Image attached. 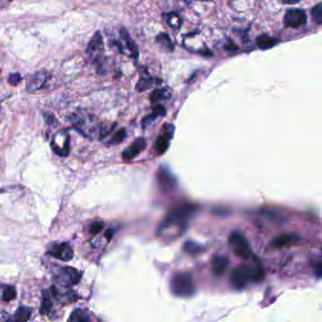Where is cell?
<instances>
[{
	"instance_id": "8fae6325",
	"label": "cell",
	"mask_w": 322,
	"mask_h": 322,
	"mask_svg": "<svg viewBox=\"0 0 322 322\" xmlns=\"http://www.w3.org/2000/svg\"><path fill=\"white\" fill-rule=\"evenodd\" d=\"M48 74L45 71H40L30 76L28 80L27 88L29 91H35L44 86L48 80Z\"/></svg>"
},
{
	"instance_id": "d6a6232c",
	"label": "cell",
	"mask_w": 322,
	"mask_h": 322,
	"mask_svg": "<svg viewBox=\"0 0 322 322\" xmlns=\"http://www.w3.org/2000/svg\"><path fill=\"white\" fill-rule=\"evenodd\" d=\"M300 1H302V0H282V2H283L285 4H297Z\"/></svg>"
},
{
	"instance_id": "1f68e13d",
	"label": "cell",
	"mask_w": 322,
	"mask_h": 322,
	"mask_svg": "<svg viewBox=\"0 0 322 322\" xmlns=\"http://www.w3.org/2000/svg\"><path fill=\"white\" fill-rule=\"evenodd\" d=\"M315 268H316L315 272H316L318 278H321V276H322V263H321V262H318L317 267H315Z\"/></svg>"
},
{
	"instance_id": "83f0119b",
	"label": "cell",
	"mask_w": 322,
	"mask_h": 322,
	"mask_svg": "<svg viewBox=\"0 0 322 322\" xmlns=\"http://www.w3.org/2000/svg\"><path fill=\"white\" fill-rule=\"evenodd\" d=\"M264 278L263 268L260 265L252 266V281L261 282Z\"/></svg>"
},
{
	"instance_id": "d4e9b609",
	"label": "cell",
	"mask_w": 322,
	"mask_h": 322,
	"mask_svg": "<svg viewBox=\"0 0 322 322\" xmlns=\"http://www.w3.org/2000/svg\"><path fill=\"white\" fill-rule=\"evenodd\" d=\"M53 305V302L51 301V298L49 296V293L47 291H44L43 294V302H42V308H41V312L44 313V312H48Z\"/></svg>"
},
{
	"instance_id": "7c38bea8",
	"label": "cell",
	"mask_w": 322,
	"mask_h": 322,
	"mask_svg": "<svg viewBox=\"0 0 322 322\" xmlns=\"http://www.w3.org/2000/svg\"><path fill=\"white\" fill-rule=\"evenodd\" d=\"M229 260L225 256L217 255L212 260V271L216 276H221L227 269Z\"/></svg>"
},
{
	"instance_id": "e0dca14e",
	"label": "cell",
	"mask_w": 322,
	"mask_h": 322,
	"mask_svg": "<svg viewBox=\"0 0 322 322\" xmlns=\"http://www.w3.org/2000/svg\"><path fill=\"white\" fill-rule=\"evenodd\" d=\"M156 43L166 52H171L174 50V44L171 42L169 36L165 33H160L156 37Z\"/></svg>"
},
{
	"instance_id": "3957f363",
	"label": "cell",
	"mask_w": 322,
	"mask_h": 322,
	"mask_svg": "<svg viewBox=\"0 0 322 322\" xmlns=\"http://www.w3.org/2000/svg\"><path fill=\"white\" fill-rule=\"evenodd\" d=\"M249 281H252V266L241 264L236 266L231 274V282L236 289H243Z\"/></svg>"
},
{
	"instance_id": "6da1fadb",
	"label": "cell",
	"mask_w": 322,
	"mask_h": 322,
	"mask_svg": "<svg viewBox=\"0 0 322 322\" xmlns=\"http://www.w3.org/2000/svg\"><path fill=\"white\" fill-rule=\"evenodd\" d=\"M197 210L198 207L191 203H181L176 205L165 216L164 220L161 223V229L171 228L176 225L181 226L182 224H185L186 221L190 219Z\"/></svg>"
},
{
	"instance_id": "52a82bcc",
	"label": "cell",
	"mask_w": 322,
	"mask_h": 322,
	"mask_svg": "<svg viewBox=\"0 0 322 322\" xmlns=\"http://www.w3.org/2000/svg\"><path fill=\"white\" fill-rule=\"evenodd\" d=\"M174 132V127L173 125L170 124H165L162 129H161V133L158 136L155 145H154V149L157 152V154L161 155L163 154L170 144V140L173 136Z\"/></svg>"
},
{
	"instance_id": "d590c367",
	"label": "cell",
	"mask_w": 322,
	"mask_h": 322,
	"mask_svg": "<svg viewBox=\"0 0 322 322\" xmlns=\"http://www.w3.org/2000/svg\"><path fill=\"white\" fill-rule=\"evenodd\" d=\"M184 1H187V0H184Z\"/></svg>"
},
{
	"instance_id": "8992f818",
	"label": "cell",
	"mask_w": 322,
	"mask_h": 322,
	"mask_svg": "<svg viewBox=\"0 0 322 322\" xmlns=\"http://www.w3.org/2000/svg\"><path fill=\"white\" fill-rule=\"evenodd\" d=\"M55 279L60 285L69 286L78 284L80 282V274L73 267H62L59 270Z\"/></svg>"
},
{
	"instance_id": "4316f807",
	"label": "cell",
	"mask_w": 322,
	"mask_h": 322,
	"mask_svg": "<svg viewBox=\"0 0 322 322\" xmlns=\"http://www.w3.org/2000/svg\"><path fill=\"white\" fill-rule=\"evenodd\" d=\"M127 133H126V130L125 129H121L119 130L118 132L115 133V135L113 136V138L111 139L110 141V144L111 145H117V144H120L126 137Z\"/></svg>"
},
{
	"instance_id": "9c48e42d",
	"label": "cell",
	"mask_w": 322,
	"mask_h": 322,
	"mask_svg": "<svg viewBox=\"0 0 322 322\" xmlns=\"http://www.w3.org/2000/svg\"><path fill=\"white\" fill-rule=\"evenodd\" d=\"M157 181L163 191L172 190L176 187V180L165 168H160L157 173Z\"/></svg>"
},
{
	"instance_id": "277c9868",
	"label": "cell",
	"mask_w": 322,
	"mask_h": 322,
	"mask_svg": "<svg viewBox=\"0 0 322 322\" xmlns=\"http://www.w3.org/2000/svg\"><path fill=\"white\" fill-rule=\"evenodd\" d=\"M230 244L232 245L236 256L242 259L249 258L250 255L249 243L243 234L234 232L230 236Z\"/></svg>"
},
{
	"instance_id": "30bf717a",
	"label": "cell",
	"mask_w": 322,
	"mask_h": 322,
	"mask_svg": "<svg viewBox=\"0 0 322 322\" xmlns=\"http://www.w3.org/2000/svg\"><path fill=\"white\" fill-rule=\"evenodd\" d=\"M145 147H146L145 139L138 138L134 143H132L131 146L123 151L122 156L125 160H132L133 158H135L141 151H143Z\"/></svg>"
},
{
	"instance_id": "ba28073f",
	"label": "cell",
	"mask_w": 322,
	"mask_h": 322,
	"mask_svg": "<svg viewBox=\"0 0 322 322\" xmlns=\"http://www.w3.org/2000/svg\"><path fill=\"white\" fill-rule=\"evenodd\" d=\"M48 254L63 262H68L72 260L74 256L73 249L67 243L54 244L48 249Z\"/></svg>"
},
{
	"instance_id": "603a6c76",
	"label": "cell",
	"mask_w": 322,
	"mask_h": 322,
	"mask_svg": "<svg viewBox=\"0 0 322 322\" xmlns=\"http://www.w3.org/2000/svg\"><path fill=\"white\" fill-rule=\"evenodd\" d=\"M169 93L165 89H157L154 90L150 95V101L152 104L158 103L160 101L169 98Z\"/></svg>"
},
{
	"instance_id": "7a4b0ae2",
	"label": "cell",
	"mask_w": 322,
	"mask_h": 322,
	"mask_svg": "<svg viewBox=\"0 0 322 322\" xmlns=\"http://www.w3.org/2000/svg\"><path fill=\"white\" fill-rule=\"evenodd\" d=\"M170 290L176 297L188 298L195 293V283L187 272L176 273L170 282Z\"/></svg>"
},
{
	"instance_id": "44dd1931",
	"label": "cell",
	"mask_w": 322,
	"mask_h": 322,
	"mask_svg": "<svg viewBox=\"0 0 322 322\" xmlns=\"http://www.w3.org/2000/svg\"><path fill=\"white\" fill-rule=\"evenodd\" d=\"M68 321L69 322H90L91 319L86 313V311H84L83 309H77L72 312Z\"/></svg>"
},
{
	"instance_id": "f1b7e54d",
	"label": "cell",
	"mask_w": 322,
	"mask_h": 322,
	"mask_svg": "<svg viewBox=\"0 0 322 322\" xmlns=\"http://www.w3.org/2000/svg\"><path fill=\"white\" fill-rule=\"evenodd\" d=\"M184 249L189 252V253H192V254H196L198 252H200L201 249V246H198L196 245L195 243L193 242H187L185 245H184Z\"/></svg>"
},
{
	"instance_id": "d6986e66",
	"label": "cell",
	"mask_w": 322,
	"mask_h": 322,
	"mask_svg": "<svg viewBox=\"0 0 322 322\" xmlns=\"http://www.w3.org/2000/svg\"><path fill=\"white\" fill-rule=\"evenodd\" d=\"M164 115H165V109H164V107L161 106V105H156L153 108L152 114L144 118V120H143V127L145 128L146 125H148L149 123H151L155 118H157L158 117H162Z\"/></svg>"
},
{
	"instance_id": "9a60e30c",
	"label": "cell",
	"mask_w": 322,
	"mask_h": 322,
	"mask_svg": "<svg viewBox=\"0 0 322 322\" xmlns=\"http://www.w3.org/2000/svg\"><path fill=\"white\" fill-rule=\"evenodd\" d=\"M121 36H122V39L125 41L126 47L131 52V55H132V58H138V54H139L138 47H137L136 44L132 41V38L130 37V35H129V33L127 32L126 29H122L121 30Z\"/></svg>"
},
{
	"instance_id": "5bb4252c",
	"label": "cell",
	"mask_w": 322,
	"mask_h": 322,
	"mask_svg": "<svg viewBox=\"0 0 322 322\" xmlns=\"http://www.w3.org/2000/svg\"><path fill=\"white\" fill-rule=\"evenodd\" d=\"M103 50L102 36L100 31L96 32L88 44V54H94L96 52H101Z\"/></svg>"
},
{
	"instance_id": "5b68a950",
	"label": "cell",
	"mask_w": 322,
	"mask_h": 322,
	"mask_svg": "<svg viewBox=\"0 0 322 322\" xmlns=\"http://www.w3.org/2000/svg\"><path fill=\"white\" fill-rule=\"evenodd\" d=\"M307 22V15L302 9H289L283 17V24L285 27L297 29Z\"/></svg>"
},
{
	"instance_id": "2e32d148",
	"label": "cell",
	"mask_w": 322,
	"mask_h": 322,
	"mask_svg": "<svg viewBox=\"0 0 322 322\" xmlns=\"http://www.w3.org/2000/svg\"><path fill=\"white\" fill-rule=\"evenodd\" d=\"M256 43H257V45L259 46V48L268 49V48L273 47L275 44H277L278 40L273 38V37H270L266 34H262V35L257 37Z\"/></svg>"
},
{
	"instance_id": "ac0fdd59",
	"label": "cell",
	"mask_w": 322,
	"mask_h": 322,
	"mask_svg": "<svg viewBox=\"0 0 322 322\" xmlns=\"http://www.w3.org/2000/svg\"><path fill=\"white\" fill-rule=\"evenodd\" d=\"M164 19L166 21V23L168 24V26L170 28L174 29H180L181 27L182 24V20L181 18V16L176 14V13H169L164 15Z\"/></svg>"
},
{
	"instance_id": "4dcf8cb0",
	"label": "cell",
	"mask_w": 322,
	"mask_h": 322,
	"mask_svg": "<svg viewBox=\"0 0 322 322\" xmlns=\"http://www.w3.org/2000/svg\"><path fill=\"white\" fill-rule=\"evenodd\" d=\"M22 78H21V75L18 73L11 74L9 76V79H8V81L12 84V85H17L20 81H21Z\"/></svg>"
},
{
	"instance_id": "836d02e7",
	"label": "cell",
	"mask_w": 322,
	"mask_h": 322,
	"mask_svg": "<svg viewBox=\"0 0 322 322\" xmlns=\"http://www.w3.org/2000/svg\"><path fill=\"white\" fill-rule=\"evenodd\" d=\"M11 0H0V7H6L10 4Z\"/></svg>"
},
{
	"instance_id": "7402d4cb",
	"label": "cell",
	"mask_w": 322,
	"mask_h": 322,
	"mask_svg": "<svg viewBox=\"0 0 322 322\" xmlns=\"http://www.w3.org/2000/svg\"><path fill=\"white\" fill-rule=\"evenodd\" d=\"M154 82H155V80L148 74L146 73V76H142V78L137 82L136 89L140 92L146 91L148 88L151 87Z\"/></svg>"
},
{
	"instance_id": "4fadbf2b",
	"label": "cell",
	"mask_w": 322,
	"mask_h": 322,
	"mask_svg": "<svg viewBox=\"0 0 322 322\" xmlns=\"http://www.w3.org/2000/svg\"><path fill=\"white\" fill-rule=\"evenodd\" d=\"M299 240V236L296 234H284L280 235L278 237H276L273 242H272V246L274 248H283L289 244H291L293 242Z\"/></svg>"
},
{
	"instance_id": "ffe728a7",
	"label": "cell",
	"mask_w": 322,
	"mask_h": 322,
	"mask_svg": "<svg viewBox=\"0 0 322 322\" xmlns=\"http://www.w3.org/2000/svg\"><path fill=\"white\" fill-rule=\"evenodd\" d=\"M31 316V310L28 307H20L15 314V316L11 319V321L15 322H27L29 321Z\"/></svg>"
},
{
	"instance_id": "e575fe53",
	"label": "cell",
	"mask_w": 322,
	"mask_h": 322,
	"mask_svg": "<svg viewBox=\"0 0 322 322\" xmlns=\"http://www.w3.org/2000/svg\"><path fill=\"white\" fill-rule=\"evenodd\" d=\"M201 1H209V0H201Z\"/></svg>"
},
{
	"instance_id": "cb8c5ba5",
	"label": "cell",
	"mask_w": 322,
	"mask_h": 322,
	"mask_svg": "<svg viewBox=\"0 0 322 322\" xmlns=\"http://www.w3.org/2000/svg\"><path fill=\"white\" fill-rule=\"evenodd\" d=\"M311 15L313 17V20L318 24L322 25V4L319 3L315 7H313L311 11Z\"/></svg>"
},
{
	"instance_id": "f546056e",
	"label": "cell",
	"mask_w": 322,
	"mask_h": 322,
	"mask_svg": "<svg viewBox=\"0 0 322 322\" xmlns=\"http://www.w3.org/2000/svg\"><path fill=\"white\" fill-rule=\"evenodd\" d=\"M104 228V223L103 222H94L90 228V233L92 234H98L101 233Z\"/></svg>"
},
{
	"instance_id": "484cf974",
	"label": "cell",
	"mask_w": 322,
	"mask_h": 322,
	"mask_svg": "<svg viewBox=\"0 0 322 322\" xmlns=\"http://www.w3.org/2000/svg\"><path fill=\"white\" fill-rule=\"evenodd\" d=\"M15 297H16V291L14 286H7L2 294V300L4 302H10L14 300Z\"/></svg>"
}]
</instances>
